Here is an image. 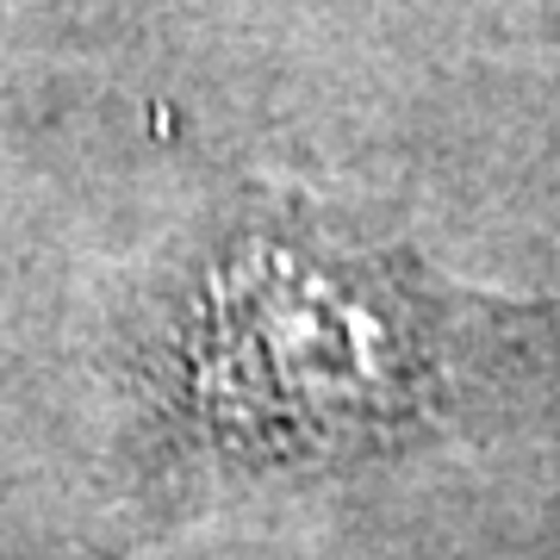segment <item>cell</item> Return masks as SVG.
Wrapping results in <instances>:
<instances>
[{
    "mask_svg": "<svg viewBox=\"0 0 560 560\" xmlns=\"http://www.w3.org/2000/svg\"><path fill=\"white\" fill-rule=\"evenodd\" d=\"M125 386L156 474H324L560 399V300L467 293L293 187H243L143 280Z\"/></svg>",
    "mask_w": 560,
    "mask_h": 560,
    "instance_id": "cell-1",
    "label": "cell"
}]
</instances>
